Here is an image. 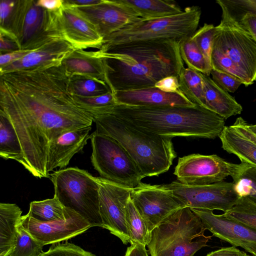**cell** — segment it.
Instances as JSON below:
<instances>
[{
	"label": "cell",
	"mask_w": 256,
	"mask_h": 256,
	"mask_svg": "<svg viewBox=\"0 0 256 256\" xmlns=\"http://www.w3.org/2000/svg\"><path fill=\"white\" fill-rule=\"evenodd\" d=\"M180 50L181 58L188 68L210 76V71L206 60L192 36L182 40Z\"/></svg>",
	"instance_id": "cell-32"
},
{
	"label": "cell",
	"mask_w": 256,
	"mask_h": 256,
	"mask_svg": "<svg viewBox=\"0 0 256 256\" xmlns=\"http://www.w3.org/2000/svg\"><path fill=\"white\" fill-rule=\"evenodd\" d=\"M162 186L190 209L220 210L224 212L232 208L240 197L233 182L188 186L175 180Z\"/></svg>",
	"instance_id": "cell-12"
},
{
	"label": "cell",
	"mask_w": 256,
	"mask_h": 256,
	"mask_svg": "<svg viewBox=\"0 0 256 256\" xmlns=\"http://www.w3.org/2000/svg\"><path fill=\"white\" fill-rule=\"evenodd\" d=\"M20 224L44 246L68 240L92 228L88 222L73 210L66 220L52 222H40L26 214L22 216Z\"/></svg>",
	"instance_id": "cell-16"
},
{
	"label": "cell",
	"mask_w": 256,
	"mask_h": 256,
	"mask_svg": "<svg viewBox=\"0 0 256 256\" xmlns=\"http://www.w3.org/2000/svg\"><path fill=\"white\" fill-rule=\"evenodd\" d=\"M238 22L256 40V14L247 13Z\"/></svg>",
	"instance_id": "cell-45"
},
{
	"label": "cell",
	"mask_w": 256,
	"mask_h": 256,
	"mask_svg": "<svg viewBox=\"0 0 256 256\" xmlns=\"http://www.w3.org/2000/svg\"><path fill=\"white\" fill-rule=\"evenodd\" d=\"M130 8L139 16L151 20L180 14V7L170 0H120Z\"/></svg>",
	"instance_id": "cell-26"
},
{
	"label": "cell",
	"mask_w": 256,
	"mask_h": 256,
	"mask_svg": "<svg viewBox=\"0 0 256 256\" xmlns=\"http://www.w3.org/2000/svg\"><path fill=\"white\" fill-rule=\"evenodd\" d=\"M222 214L256 228V198L250 195L240 196L236 204Z\"/></svg>",
	"instance_id": "cell-31"
},
{
	"label": "cell",
	"mask_w": 256,
	"mask_h": 256,
	"mask_svg": "<svg viewBox=\"0 0 256 256\" xmlns=\"http://www.w3.org/2000/svg\"><path fill=\"white\" fill-rule=\"evenodd\" d=\"M41 256H96L74 244L66 242L53 244Z\"/></svg>",
	"instance_id": "cell-39"
},
{
	"label": "cell",
	"mask_w": 256,
	"mask_h": 256,
	"mask_svg": "<svg viewBox=\"0 0 256 256\" xmlns=\"http://www.w3.org/2000/svg\"><path fill=\"white\" fill-rule=\"evenodd\" d=\"M206 256H250L234 246L222 248L212 251Z\"/></svg>",
	"instance_id": "cell-46"
},
{
	"label": "cell",
	"mask_w": 256,
	"mask_h": 256,
	"mask_svg": "<svg viewBox=\"0 0 256 256\" xmlns=\"http://www.w3.org/2000/svg\"><path fill=\"white\" fill-rule=\"evenodd\" d=\"M16 3V0H2L0 3V28H6Z\"/></svg>",
	"instance_id": "cell-42"
},
{
	"label": "cell",
	"mask_w": 256,
	"mask_h": 256,
	"mask_svg": "<svg viewBox=\"0 0 256 256\" xmlns=\"http://www.w3.org/2000/svg\"><path fill=\"white\" fill-rule=\"evenodd\" d=\"M216 30V26L205 23L192 36L202 54L210 72L212 70L211 56Z\"/></svg>",
	"instance_id": "cell-36"
},
{
	"label": "cell",
	"mask_w": 256,
	"mask_h": 256,
	"mask_svg": "<svg viewBox=\"0 0 256 256\" xmlns=\"http://www.w3.org/2000/svg\"><path fill=\"white\" fill-rule=\"evenodd\" d=\"M0 156L4 160H22V150L18 138L12 124L0 114Z\"/></svg>",
	"instance_id": "cell-28"
},
{
	"label": "cell",
	"mask_w": 256,
	"mask_h": 256,
	"mask_svg": "<svg viewBox=\"0 0 256 256\" xmlns=\"http://www.w3.org/2000/svg\"><path fill=\"white\" fill-rule=\"evenodd\" d=\"M250 168L242 162H228L216 154H192L178 158L174 174L178 182L188 186L220 182L228 176L236 184Z\"/></svg>",
	"instance_id": "cell-10"
},
{
	"label": "cell",
	"mask_w": 256,
	"mask_h": 256,
	"mask_svg": "<svg viewBox=\"0 0 256 256\" xmlns=\"http://www.w3.org/2000/svg\"><path fill=\"white\" fill-rule=\"evenodd\" d=\"M182 40L132 42L94 51L103 61L106 84L113 93L154 87L162 78H178L184 68Z\"/></svg>",
	"instance_id": "cell-2"
},
{
	"label": "cell",
	"mask_w": 256,
	"mask_h": 256,
	"mask_svg": "<svg viewBox=\"0 0 256 256\" xmlns=\"http://www.w3.org/2000/svg\"><path fill=\"white\" fill-rule=\"evenodd\" d=\"M100 186V212L103 228L119 238L122 243L130 242L126 223V208L132 189L96 177Z\"/></svg>",
	"instance_id": "cell-14"
},
{
	"label": "cell",
	"mask_w": 256,
	"mask_h": 256,
	"mask_svg": "<svg viewBox=\"0 0 256 256\" xmlns=\"http://www.w3.org/2000/svg\"><path fill=\"white\" fill-rule=\"evenodd\" d=\"M130 198L150 233L176 212L186 207L162 184L152 185L141 182L132 189Z\"/></svg>",
	"instance_id": "cell-13"
},
{
	"label": "cell",
	"mask_w": 256,
	"mask_h": 256,
	"mask_svg": "<svg viewBox=\"0 0 256 256\" xmlns=\"http://www.w3.org/2000/svg\"><path fill=\"white\" fill-rule=\"evenodd\" d=\"M154 87L162 92L168 93L180 92L178 78L174 76H170L162 78L156 84Z\"/></svg>",
	"instance_id": "cell-43"
},
{
	"label": "cell",
	"mask_w": 256,
	"mask_h": 256,
	"mask_svg": "<svg viewBox=\"0 0 256 256\" xmlns=\"http://www.w3.org/2000/svg\"><path fill=\"white\" fill-rule=\"evenodd\" d=\"M70 4L76 6H84L98 2L100 0H64Z\"/></svg>",
	"instance_id": "cell-49"
},
{
	"label": "cell",
	"mask_w": 256,
	"mask_h": 256,
	"mask_svg": "<svg viewBox=\"0 0 256 256\" xmlns=\"http://www.w3.org/2000/svg\"><path fill=\"white\" fill-rule=\"evenodd\" d=\"M92 115L96 126L94 132L116 140L135 162L143 178L168 171L176 157L171 138L140 130L106 112Z\"/></svg>",
	"instance_id": "cell-4"
},
{
	"label": "cell",
	"mask_w": 256,
	"mask_h": 256,
	"mask_svg": "<svg viewBox=\"0 0 256 256\" xmlns=\"http://www.w3.org/2000/svg\"><path fill=\"white\" fill-rule=\"evenodd\" d=\"M110 113L143 130L172 138L189 136L214 139L219 136L225 120L198 106H136L116 104L96 112Z\"/></svg>",
	"instance_id": "cell-3"
},
{
	"label": "cell",
	"mask_w": 256,
	"mask_h": 256,
	"mask_svg": "<svg viewBox=\"0 0 256 256\" xmlns=\"http://www.w3.org/2000/svg\"><path fill=\"white\" fill-rule=\"evenodd\" d=\"M206 230L221 240L244 249L256 256V228L244 223L216 214L213 210L191 209Z\"/></svg>",
	"instance_id": "cell-15"
},
{
	"label": "cell",
	"mask_w": 256,
	"mask_h": 256,
	"mask_svg": "<svg viewBox=\"0 0 256 256\" xmlns=\"http://www.w3.org/2000/svg\"><path fill=\"white\" fill-rule=\"evenodd\" d=\"M62 64L70 77L84 76L106 84L103 61L94 51L75 50L63 60Z\"/></svg>",
	"instance_id": "cell-23"
},
{
	"label": "cell",
	"mask_w": 256,
	"mask_h": 256,
	"mask_svg": "<svg viewBox=\"0 0 256 256\" xmlns=\"http://www.w3.org/2000/svg\"><path fill=\"white\" fill-rule=\"evenodd\" d=\"M178 81L180 90L186 97L194 104L206 108L201 72L184 68L178 76Z\"/></svg>",
	"instance_id": "cell-29"
},
{
	"label": "cell",
	"mask_w": 256,
	"mask_h": 256,
	"mask_svg": "<svg viewBox=\"0 0 256 256\" xmlns=\"http://www.w3.org/2000/svg\"><path fill=\"white\" fill-rule=\"evenodd\" d=\"M90 139L92 164L100 177L130 189L142 182L143 177L138 166L116 140L94 132Z\"/></svg>",
	"instance_id": "cell-9"
},
{
	"label": "cell",
	"mask_w": 256,
	"mask_h": 256,
	"mask_svg": "<svg viewBox=\"0 0 256 256\" xmlns=\"http://www.w3.org/2000/svg\"><path fill=\"white\" fill-rule=\"evenodd\" d=\"M0 114L12 124L22 150L20 163L34 176L47 172L50 142L62 134L92 126L61 62L0 74Z\"/></svg>",
	"instance_id": "cell-1"
},
{
	"label": "cell",
	"mask_w": 256,
	"mask_h": 256,
	"mask_svg": "<svg viewBox=\"0 0 256 256\" xmlns=\"http://www.w3.org/2000/svg\"><path fill=\"white\" fill-rule=\"evenodd\" d=\"M146 248L140 244H131L127 248L124 256H149Z\"/></svg>",
	"instance_id": "cell-48"
},
{
	"label": "cell",
	"mask_w": 256,
	"mask_h": 256,
	"mask_svg": "<svg viewBox=\"0 0 256 256\" xmlns=\"http://www.w3.org/2000/svg\"><path fill=\"white\" fill-rule=\"evenodd\" d=\"M216 2L223 4L238 22L247 13L256 14V0H216Z\"/></svg>",
	"instance_id": "cell-37"
},
{
	"label": "cell",
	"mask_w": 256,
	"mask_h": 256,
	"mask_svg": "<svg viewBox=\"0 0 256 256\" xmlns=\"http://www.w3.org/2000/svg\"><path fill=\"white\" fill-rule=\"evenodd\" d=\"M204 82L206 108L226 120L240 114L242 106L235 98L217 84L208 76L201 73Z\"/></svg>",
	"instance_id": "cell-24"
},
{
	"label": "cell",
	"mask_w": 256,
	"mask_h": 256,
	"mask_svg": "<svg viewBox=\"0 0 256 256\" xmlns=\"http://www.w3.org/2000/svg\"><path fill=\"white\" fill-rule=\"evenodd\" d=\"M201 14L200 8L193 6L186 8L182 12L176 15L151 20L142 18L104 38L100 49L138 41L182 40L192 37L197 30Z\"/></svg>",
	"instance_id": "cell-6"
},
{
	"label": "cell",
	"mask_w": 256,
	"mask_h": 256,
	"mask_svg": "<svg viewBox=\"0 0 256 256\" xmlns=\"http://www.w3.org/2000/svg\"><path fill=\"white\" fill-rule=\"evenodd\" d=\"M70 86L74 94L79 96H95L112 92L106 82L80 76L70 77Z\"/></svg>",
	"instance_id": "cell-33"
},
{
	"label": "cell",
	"mask_w": 256,
	"mask_h": 256,
	"mask_svg": "<svg viewBox=\"0 0 256 256\" xmlns=\"http://www.w3.org/2000/svg\"><path fill=\"white\" fill-rule=\"evenodd\" d=\"M200 218L188 207L179 210L151 232L150 256H194L207 246L212 236Z\"/></svg>",
	"instance_id": "cell-5"
},
{
	"label": "cell",
	"mask_w": 256,
	"mask_h": 256,
	"mask_svg": "<svg viewBox=\"0 0 256 256\" xmlns=\"http://www.w3.org/2000/svg\"><path fill=\"white\" fill-rule=\"evenodd\" d=\"M212 68L229 74L240 80L246 86L253 83L228 56L213 46L211 56Z\"/></svg>",
	"instance_id": "cell-34"
},
{
	"label": "cell",
	"mask_w": 256,
	"mask_h": 256,
	"mask_svg": "<svg viewBox=\"0 0 256 256\" xmlns=\"http://www.w3.org/2000/svg\"><path fill=\"white\" fill-rule=\"evenodd\" d=\"M76 50L66 38L54 40L30 52L20 59L0 66V74L33 68L54 62H62Z\"/></svg>",
	"instance_id": "cell-22"
},
{
	"label": "cell",
	"mask_w": 256,
	"mask_h": 256,
	"mask_svg": "<svg viewBox=\"0 0 256 256\" xmlns=\"http://www.w3.org/2000/svg\"><path fill=\"white\" fill-rule=\"evenodd\" d=\"M76 96L81 106L90 114L102 108L116 104L112 92L95 96Z\"/></svg>",
	"instance_id": "cell-38"
},
{
	"label": "cell",
	"mask_w": 256,
	"mask_h": 256,
	"mask_svg": "<svg viewBox=\"0 0 256 256\" xmlns=\"http://www.w3.org/2000/svg\"></svg>",
	"instance_id": "cell-51"
},
{
	"label": "cell",
	"mask_w": 256,
	"mask_h": 256,
	"mask_svg": "<svg viewBox=\"0 0 256 256\" xmlns=\"http://www.w3.org/2000/svg\"><path fill=\"white\" fill-rule=\"evenodd\" d=\"M250 130L256 134V124L253 125H249Z\"/></svg>",
	"instance_id": "cell-50"
},
{
	"label": "cell",
	"mask_w": 256,
	"mask_h": 256,
	"mask_svg": "<svg viewBox=\"0 0 256 256\" xmlns=\"http://www.w3.org/2000/svg\"><path fill=\"white\" fill-rule=\"evenodd\" d=\"M22 214L16 204H0V256H10L13 250Z\"/></svg>",
	"instance_id": "cell-25"
},
{
	"label": "cell",
	"mask_w": 256,
	"mask_h": 256,
	"mask_svg": "<svg viewBox=\"0 0 256 256\" xmlns=\"http://www.w3.org/2000/svg\"><path fill=\"white\" fill-rule=\"evenodd\" d=\"M64 4V0H38L36 4L50 12H58Z\"/></svg>",
	"instance_id": "cell-47"
},
{
	"label": "cell",
	"mask_w": 256,
	"mask_h": 256,
	"mask_svg": "<svg viewBox=\"0 0 256 256\" xmlns=\"http://www.w3.org/2000/svg\"><path fill=\"white\" fill-rule=\"evenodd\" d=\"M116 104L136 106H194L181 92L168 93L156 88L116 92Z\"/></svg>",
	"instance_id": "cell-21"
},
{
	"label": "cell",
	"mask_w": 256,
	"mask_h": 256,
	"mask_svg": "<svg viewBox=\"0 0 256 256\" xmlns=\"http://www.w3.org/2000/svg\"><path fill=\"white\" fill-rule=\"evenodd\" d=\"M54 194L62 206L73 210L92 227L102 228L100 212V186L86 170L70 167L54 172L50 177Z\"/></svg>",
	"instance_id": "cell-7"
},
{
	"label": "cell",
	"mask_w": 256,
	"mask_h": 256,
	"mask_svg": "<svg viewBox=\"0 0 256 256\" xmlns=\"http://www.w3.org/2000/svg\"><path fill=\"white\" fill-rule=\"evenodd\" d=\"M60 12L48 10L36 0H16L6 29L16 36L20 50H35L54 40L66 38Z\"/></svg>",
	"instance_id": "cell-8"
},
{
	"label": "cell",
	"mask_w": 256,
	"mask_h": 256,
	"mask_svg": "<svg viewBox=\"0 0 256 256\" xmlns=\"http://www.w3.org/2000/svg\"><path fill=\"white\" fill-rule=\"evenodd\" d=\"M222 20L216 26L213 46L228 56L248 77L256 80V40L234 19L222 4Z\"/></svg>",
	"instance_id": "cell-11"
},
{
	"label": "cell",
	"mask_w": 256,
	"mask_h": 256,
	"mask_svg": "<svg viewBox=\"0 0 256 256\" xmlns=\"http://www.w3.org/2000/svg\"><path fill=\"white\" fill-rule=\"evenodd\" d=\"M242 117L234 124L225 126L219 138L222 148L236 155L242 163L256 169V134Z\"/></svg>",
	"instance_id": "cell-19"
},
{
	"label": "cell",
	"mask_w": 256,
	"mask_h": 256,
	"mask_svg": "<svg viewBox=\"0 0 256 256\" xmlns=\"http://www.w3.org/2000/svg\"><path fill=\"white\" fill-rule=\"evenodd\" d=\"M71 211L64 208L54 196L52 198L32 202L27 214L40 222H52L66 220Z\"/></svg>",
	"instance_id": "cell-27"
},
{
	"label": "cell",
	"mask_w": 256,
	"mask_h": 256,
	"mask_svg": "<svg viewBox=\"0 0 256 256\" xmlns=\"http://www.w3.org/2000/svg\"><path fill=\"white\" fill-rule=\"evenodd\" d=\"M126 223L131 244H140L145 246L148 244L151 233L140 216L130 197L126 208Z\"/></svg>",
	"instance_id": "cell-30"
},
{
	"label": "cell",
	"mask_w": 256,
	"mask_h": 256,
	"mask_svg": "<svg viewBox=\"0 0 256 256\" xmlns=\"http://www.w3.org/2000/svg\"><path fill=\"white\" fill-rule=\"evenodd\" d=\"M34 50H20L8 53L0 54V66L8 65L19 59H20Z\"/></svg>",
	"instance_id": "cell-44"
},
{
	"label": "cell",
	"mask_w": 256,
	"mask_h": 256,
	"mask_svg": "<svg viewBox=\"0 0 256 256\" xmlns=\"http://www.w3.org/2000/svg\"><path fill=\"white\" fill-rule=\"evenodd\" d=\"M92 126L65 132L52 140L48 154L47 172L66 168L74 156L82 151L90 139Z\"/></svg>",
	"instance_id": "cell-20"
},
{
	"label": "cell",
	"mask_w": 256,
	"mask_h": 256,
	"mask_svg": "<svg viewBox=\"0 0 256 256\" xmlns=\"http://www.w3.org/2000/svg\"><path fill=\"white\" fill-rule=\"evenodd\" d=\"M44 246L34 238L20 224L18 226L16 244L10 256H41Z\"/></svg>",
	"instance_id": "cell-35"
},
{
	"label": "cell",
	"mask_w": 256,
	"mask_h": 256,
	"mask_svg": "<svg viewBox=\"0 0 256 256\" xmlns=\"http://www.w3.org/2000/svg\"><path fill=\"white\" fill-rule=\"evenodd\" d=\"M210 74L214 82L227 92H234L242 84L232 76L214 68H212Z\"/></svg>",
	"instance_id": "cell-40"
},
{
	"label": "cell",
	"mask_w": 256,
	"mask_h": 256,
	"mask_svg": "<svg viewBox=\"0 0 256 256\" xmlns=\"http://www.w3.org/2000/svg\"><path fill=\"white\" fill-rule=\"evenodd\" d=\"M76 7L94 24L104 38L142 19L120 0H100L94 4Z\"/></svg>",
	"instance_id": "cell-17"
},
{
	"label": "cell",
	"mask_w": 256,
	"mask_h": 256,
	"mask_svg": "<svg viewBox=\"0 0 256 256\" xmlns=\"http://www.w3.org/2000/svg\"><path fill=\"white\" fill-rule=\"evenodd\" d=\"M60 16L65 37L76 50L101 48L104 38L77 7L64 0Z\"/></svg>",
	"instance_id": "cell-18"
},
{
	"label": "cell",
	"mask_w": 256,
	"mask_h": 256,
	"mask_svg": "<svg viewBox=\"0 0 256 256\" xmlns=\"http://www.w3.org/2000/svg\"><path fill=\"white\" fill-rule=\"evenodd\" d=\"M0 54L8 53L20 50L14 34L8 30L0 28Z\"/></svg>",
	"instance_id": "cell-41"
}]
</instances>
